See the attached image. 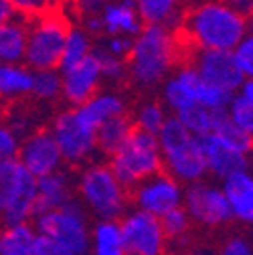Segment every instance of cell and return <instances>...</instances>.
Listing matches in <instances>:
<instances>
[{
    "mask_svg": "<svg viewBox=\"0 0 253 255\" xmlns=\"http://www.w3.org/2000/svg\"><path fill=\"white\" fill-rule=\"evenodd\" d=\"M178 33L195 51H233L249 33V20L225 0H199L186 8Z\"/></svg>",
    "mask_w": 253,
    "mask_h": 255,
    "instance_id": "cell-1",
    "label": "cell"
},
{
    "mask_svg": "<svg viewBox=\"0 0 253 255\" xmlns=\"http://www.w3.org/2000/svg\"><path fill=\"white\" fill-rule=\"evenodd\" d=\"M180 57L178 33L160 24H144L134 37L128 63V79L138 89L160 87L176 69Z\"/></svg>",
    "mask_w": 253,
    "mask_h": 255,
    "instance_id": "cell-2",
    "label": "cell"
},
{
    "mask_svg": "<svg viewBox=\"0 0 253 255\" xmlns=\"http://www.w3.org/2000/svg\"><path fill=\"white\" fill-rule=\"evenodd\" d=\"M75 195L81 207L96 219H120L130 205V190L116 178L110 164L102 160L79 168Z\"/></svg>",
    "mask_w": 253,
    "mask_h": 255,
    "instance_id": "cell-3",
    "label": "cell"
},
{
    "mask_svg": "<svg viewBox=\"0 0 253 255\" xmlns=\"http://www.w3.org/2000/svg\"><path fill=\"white\" fill-rule=\"evenodd\" d=\"M156 138H158V146H160L164 172L174 176L184 186L201 182L209 176L201 148V138L195 136L193 132H188L174 116L166 120V124L156 134Z\"/></svg>",
    "mask_w": 253,
    "mask_h": 255,
    "instance_id": "cell-4",
    "label": "cell"
},
{
    "mask_svg": "<svg viewBox=\"0 0 253 255\" xmlns=\"http://www.w3.org/2000/svg\"><path fill=\"white\" fill-rule=\"evenodd\" d=\"M69 26L71 22L65 12L55 6L28 18L24 65H28L33 71L59 69Z\"/></svg>",
    "mask_w": 253,
    "mask_h": 255,
    "instance_id": "cell-5",
    "label": "cell"
},
{
    "mask_svg": "<svg viewBox=\"0 0 253 255\" xmlns=\"http://www.w3.org/2000/svg\"><path fill=\"white\" fill-rule=\"evenodd\" d=\"M160 93H162V104L170 112V116H176L178 112L191 106H205L215 112H223L233 98V95L209 85L188 63L174 69L162 81Z\"/></svg>",
    "mask_w": 253,
    "mask_h": 255,
    "instance_id": "cell-6",
    "label": "cell"
},
{
    "mask_svg": "<svg viewBox=\"0 0 253 255\" xmlns=\"http://www.w3.org/2000/svg\"><path fill=\"white\" fill-rule=\"evenodd\" d=\"M108 158L112 172L128 190H132L142 180L162 170L158 138L154 134H146L140 130H134L130 138Z\"/></svg>",
    "mask_w": 253,
    "mask_h": 255,
    "instance_id": "cell-7",
    "label": "cell"
},
{
    "mask_svg": "<svg viewBox=\"0 0 253 255\" xmlns=\"http://www.w3.org/2000/svg\"><path fill=\"white\" fill-rule=\"evenodd\" d=\"M37 207V178L18 158L0 162V223H30Z\"/></svg>",
    "mask_w": 253,
    "mask_h": 255,
    "instance_id": "cell-8",
    "label": "cell"
},
{
    "mask_svg": "<svg viewBox=\"0 0 253 255\" xmlns=\"http://www.w3.org/2000/svg\"><path fill=\"white\" fill-rule=\"evenodd\" d=\"M33 227L39 235H45L73 255H87L89 251V237H91V223L89 213L81 207L77 199L69 201L53 211H45L35 215Z\"/></svg>",
    "mask_w": 253,
    "mask_h": 255,
    "instance_id": "cell-9",
    "label": "cell"
},
{
    "mask_svg": "<svg viewBox=\"0 0 253 255\" xmlns=\"http://www.w3.org/2000/svg\"><path fill=\"white\" fill-rule=\"evenodd\" d=\"M49 132L53 134L65 166L81 168L93 160H98L100 150H98V138H96V128H91L83 116L75 108H65L55 114L51 120Z\"/></svg>",
    "mask_w": 253,
    "mask_h": 255,
    "instance_id": "cell-10",
    "label": "cell"
},
{
    "mask_svg": "<svg viewBox=\"0 0 253 255\" xmlns=\"http://www.w3.org/2000/svg\"><path fill=\"white\" fill-rule=\"evenodd\" d=\"M182 207L191 217L193 225L205 229H219L233 221L231 205L221 184H213L207 180L193 182L184 186Z\"/></svg>",
    "mask_w": 253,
    "mask_h": 255,
    "instance_id": "cell-11",
    "label": "cell"
},
{
    "mask_svg": "<svg viewBox=\"0 0 253 255\" xmlns=\"http://www.w3.org/2000/svg\"><path fill=\"white\" fill-rule=\"evenodd\" d=\"M120 227L128 255H166L168 237L158 217L140 209H128L120 217Z\"/></svg>",
    "mask_w": 253,
    "mask_h": 255,
    "instance_id": "cell-12",
    "label": "cell"
},
{
    "mask_svg": "<svg viewBox=\"0 0 253 255\" xmlns=\"http://www.w3.org/2000/svg\"><path fill=\"white\" fill-rule=\"evenodd\" d=\"M182 199L184 184L164 170L152 174L130 190V203L134 205V209L150 213L158 219L182 207Z\"/></svg>",
    "mask_w": 253,
    "mask_h": 255,
    "instance_id": "cell-13",
    "label": "cell"
},
{
    "mask_svg": "<svg viewBox=\"0 0 253 255\" xmlns=\"http://www.w3.org/2000/svg\"><path fill=\"white\" fill-rule=\"evenodd\" d=\"M18 160L35 178H41V176H47V174H53L61 168H65L63 154L53 134L49 132V128H37L35 132L26 134L20 140Z\"/></svg>",
    "mask_w": 253,
    "mask_h": 255,
    "instance_id": "cell-14",
    "label": "cell"
},
{
    "mask_svg": "<svg viewBox=\"0 0 253 255\" xmlns=\"http://www.w3.org/2000/svg\"><path fill=\"white\" fill-rule=\"evenodd\" d=\"M188 65H193L209 85L229 95L239 93L245 81L233 59V51H193Z\"/></svg>",
    "mask_w": 253,
    "mask_h": 255,
    "instance_id": "cell-15",
    "label": "cell"
},
{
    "mask_svg": "<svg viewBox=\"0 0 253 255\" xmlns=\"http://www.w3.org/2000/svg\"><path fill=\"white\" fill-rule=\"evenodd\" d=\"M104 77L100 69V61L96 53L87 59L79 61L77 65H71L67 69H61V100L69 108H77L85 104L89 98H93L102 89Z\"/></svg>",
    "mask_w": 253,
    "mask_h": 255,
    "instance_id": "cell-16",
    "label": "cell"
},
{
    "mask_svg": "<svg viewBox=\"0 0 253 255\" xmlns=\"http://www.w3.org/2000/svg\"><path fill=\"white\" fill-rule=\"evenodd\" d=\"M201 148L207 164V174H211L221 182L249 168V154L233 148L213 132L201 138Z\"/></svg>",
    "mask_w": 253,
    "mask_h": 255,
    "instance_id": "cell-17",
    "label": "cell"
},
{
    "mask_svg": "<svg viewBox=\"0 0 253 255\" xmlns=\"http://www.w3.org/2000/svg\"><path fill=\"white\" fill-rule=\"evenodd\" d=\"M96 14L100 20V37L122 35L134 39L144 26L134 0H114Z\"/></svg>",
    "mask_w": 253,
    "mask_h": 255,
    "instance_id": "cell-18",
    "label": "cell"
},
{
    "mask_svg": "<svg viewBox=\"0 0 253 255\" xmlns=\"http://www.w3.org/2000/svg\"><path fill=\"white\" fill-rule=\"evenodd\" d=\"M75 199V176H71L65 168L53 174L37 178V207L35 215L59 209Z\"/></svg>",
    "mask_w": 253,
    "mask_h": 255,
    "instance_id": "cell-19",
    "label": "cell"
},
{
    "mask_svg": "<svg viewBox=\"0 0 253 255\" xmlns=\"http://www.w3.org/2000/svg\"><path fill=\"white\" fill-rule=\"evenodd\" d=\"M75 110L83 116V120L91 128L98 130L104 122L128 114V102L116 89H100L93 98H89L85 104L77 106Z\"/></svg>",
    "mask_w": 253,
    "mask_h": 255,
    "instance_id": "cell-20",
    "label": "cell"
},
{
    "mask_svg": "<svg viewBox=\"0 0 253 255\" xmlns=\"http://www.w3.org/2000/svg\"><path fill=\"white\" fill-rule=\"evenodd\" d=\"M231 205L233 219L253 227V172L241 170L221 182Z\"/></svg>",
    "mask_w": 253,
    "mask_h": 255,
    "instance_id": "cell-21",
    "label": "cell"
},
{
    "mask_svg": "<svg viewBox=\"0 0 253 255\" xmlns=\"http://www.w3.org/2000/svg\"><path fill=\"white\" fill-rule=\"evenodd\" d=\"M134 4L144 24H160L176 33L180 30L186 0H134Z\"/></svg>",
    "mask_w": 253,
    "mask_h": 255,
    "instance_id": "cell-22",
    "label": "cell"
},
{
    "mask_svg": "<svg viewBox=\"0 0 253 255\" xmlns=\"http://www.w3.org/2000/svg\"><path fill=\"white\" fill-rule=\"evenodd\" d=\"M35 71L24 63H0V102L18 104L33 91Z\"/></svg>",
    "mask_w": 253,
    "mask_h": 255,
    "instance_id": "cell-23",
    "label": "cell"
},
{
    "mask_svg": "<svg viewBox=\"0 0 253 255\" xmlns=\"http://www.w3.org/2000/svg\"><path fill=\"white\" fill-rule=\"evenodd\" d=\"M87 255H128L120 219H98L93 223Z\"/></svg>",
    "mask_w": 253,
    "mask_h": 255,
    "instance_id": "cell-24",
    "label": "cell"
},
{
    "mask_svg": "<svg viewBox=\"0 0 253 255\" xmlns=\"http://www.w3.org/2000/svg\"><path fill=\"white\" fill-rule=\"evenodd\" d=\"M28 18L14 14L0 24V63H24Z\"/></svg>",
    "mask_w": 253,
    "mask_h": 255,
    "instance_id": "cell-25",
    "label": "cell"
},
{
    "mask_svg": "<svg viewBox=\"0 0 253 255\" xmlns=\"http://www.w3.org/2000/svg\"><path fill=\"white\" fill-rule=\"evenodd\" d=\"M37 231L33 223H14L0 229V255H33Z\"/></svg>",
    "mask_w": 253,
    "mask_h": 255,
    "instance_id": "cell-26",
    "label": "cell"
},
{
    "mask_svg": "<svg viewBox=\"0 0 253 255\" xmlns=\"http://www.w3.org/2000/svg\"><path fill=\"white\" fill-rule=\"evenodd\" d=\"M93 53H96V37H91L81 24H71L65 37V45H63L59 71L77 65L79 61L87 59Z\"/></svg>",
    "mask_w": 253,
    "mask_h": 255,
    "instance_id": "cell-27",
    "label": "cell"
},
{
    "mask_svg": "<svg viewBox=\"0 0 253 255\" xmlns=\"http://www.w3.org/2000/svg\"><path fill=\"white\" fill-rule=\"evenodd\" d=\"M132 132H134V124H132V120H130L128 114L104 122V124L98 128V132H96L100 154L112 156L126 140L130 138Z\"/></svg>",
    "mask_w": 253,
    "mask_h": 255,
    "instance_id": "cell-28",
    "label": "cell"
},
{
    "mask_svg": "<svg viewBox=\"0 0 253 255\" xmlns=\"http://www.w3.org/2000/svg\"><path fill=\"white\" fill-rule=\"evenodd\" d=\"M160 223H162V229L168 237V247H174L176 251L188 249L193 221L188 217V213L184 211V207H178V209L166 213L164 217H160Z\"/></svg>",
    "mask_w": 253,
    "mask_h": 255,
    "instance_id": "cell-29",
    "label": "cell"
},
{
    "mask_svg": "<svg viewBox=\"0 0 253 255\" xmlns=\"http://www.w3.org/2000/svg\"><path fill=\"white\" fill-rule=\"evenodd\" d=\"M168 118H170V114L164 108V104L154 102V100H146V102L138 104V108L130 116V120L134 124V130L154 134V136L162 130V126L166 124Z\"/></svg>",
    "mask_w": 253,
    "mask_h": 255,
    "instance_id": "cell-30",
    "label": "cell"
},
{
    "mask_svg": "<svg viewBox=\"0 0 253 255\" xmlns=\"http://www.w3.org/2000/svg\"><path fill=\"white\" fill-rule=\"evenodd\" d=\"M217 116H219V112L209 110L205 106H191V108L178 112L174 118L186 128L188 132H193L195 136L203 138V136H207V134L213 132Z\"/></svg>",
    "mask_w": 253,
    "mask_h": 255,
    "instance_id": "cell-31",
    "label": "cell"
},
{
    "mask_svg": "<svg viewBox=\"0 0 253 255\" xmlns=\"http://www.w3.org/2000/svg\"><path fill=\"white\" fill-rule=\"evenodd\" d=\"M61 91H63V85H61V71L59 69L35 71L30 98H35L39 104H55L61 100Z\"/></svg>",
    "mask_w": 253,
    "mask_h": 255,
    "instance_id": "cell-32",
    "label": "cell"
},
{
    "mask_svg": "<svg viewBox=\"0 0 253 255\" xmlns=\"http://www.w3.org/2000/svg\"><path fill=\"white\" fill-rule=\"evenodd\" d=\"M225 114L239 132L253 140V102L249 98L243 93H235L225 108Z\"/></svg>",
    "mask_w": 253,
    "mask_h": 255,
    "instance_id": "cell-33",
    "label": "cell"
},
{
    "mask_svg": "<svg viewBox=\"0 0 253 255\" xmlns=\"http://www.w3.org/2000/svg\"><path fill=\"white\" fill-rule=\"evenodd\" d=\"M96 57L100 61V69H102V77L108 83H120L124 79H128V63L126 59L108 55L100 49H96Z\"/></svg>",
    "mask_w": 253,
    "mask_h": 255,
    "instance_id": "cell-34",
    "label": "cell"
},
{
    "mask_svg": "<svg viewBox=\"0 0 253 255\" xmlns=\"http://www.w3.org/2000/svg\"><path fill=\"white\" fill-rule=\"evenodd\" d=\"M233 59L243 75V79H253V33H247L239 45L233 49Z\"/></svg>",
    "mask_w": 253,
    "mask_h": 255,
    "instance_id": "cell-35",
    "label": "cell"
},
{
    "mask_svg": "<svg viewBox=\"0 0 253 255\" xmlns=\"http://www.w3.org/2000/svg\"><path fill=\"white\" fill-rule=\"evenodd\" d=\"M20 136L12 130L6 122H0V162L18 158V148H20Z\"/></svg>",
    "mask_w": 253,
    "mask_h": 255,
    "instance_id": "cell-36",
    "label": "cell"
},
{
    "mask_svg": "<svg viewBox=\"0 0 253 255\" xmlns=\"http://www.w3.org/2000/svg\"><path fill=\"white\" fill-rule=\"evenodd\" d=\"M132 41L130 37H122V35H108L102 39L100 45H96V49L108 53V55H114V57H120V59H128L130 55V49H132Z\"/></svg>",
    "mask_w": 253,
    "mask_h": 255,
    "instance_id": "cell-37",
    "label": "cell"
},
{
    "mask_svg": "<svg viewBox=\"0 0 253 255\" xmlns=\"http://www.w3.org/2000/svg\"><path fill=\"white\" fill-rule=\"evenodd\" d=\"M8 2L12 4L14 12L18 16H24V18H33V16L55 6L53 0H8Z\"/></svg>",
    "mask_w": 253,
    "mask_h": 255,
    "instance_id": "cell-38",
    "label": "cell"
},
{
    "mask_svg": "<svg viewBox=\"0 0 253 255\" xmlns=\"http://www.w3.org/2000/svg\"><path fill=\"white\" fill-rule=\"evenodd\" d=\"M217 255H253V241L245 235H231L221 243Z\"/></svg>",
    "mask_w": 253,
    "mask_h": 255,
    "instance_id": "cell-39",
    "label": "cell"
},
{
    "mask_svg": "<svg viewBox=\"0 0 253 255\" xmlns=\"http://www.w3.org/2000/svg\"><path fill=\"white\" fill-rule=\"evenodd\" d=\"M33 255H73L69 249H65L61 243L45 237V235H39L37 233V241H35V249H33Z\"/></svg>",
    "mask_w": 253,
    "mask_h": 255,
    "instance_id": "cell-40",
    "label": "cell"
},
{
    "mask_svg": "<svg viewBox=\"0 0 253 255\" xmlns=\"http://www.w3.org/2000/svg\"><path fill=\"white\" fill-rule=\"evenodd\" d=\"M114 2V0H73L71 6L73 10L79 14V16H85V14H96L100 12L106 4Z\"/></svg>",
    "mask_w": 253,
    "mask_h": 255,
    "instance_id": "cell-41",
    "label": "cell"
},
{
    "mask_svg": "<svg viewBox=\"0 0 253 255\" xmlns=\"http://www.w3.org/2000/svg\"><path fill=\"white\" fill-rule=\"evenodd\" d=\"M225 2H227L235 12H239L241 16H245L247 20L253 16V0H225Z\"/></svg>",
    "mask_w": 253,
    "mask_h": 255,
    "instance_id": "cell-42",
    "label": "cell"
},
{
    "mask_svg": "<svg viewBox=\"0 0 253 255\" xmlns=\"http://www.w3.org/2000/svg\"><path fill=\"white\" fill-rule=\"evenodd\" d=\"M14 14L16 12H14V8H12V4L8 2V0H0V24H4L6 20H10Z\"/></svg>",
    "mask_w": 253,
    "mask_h": 255,
    "instance_id": "cell-43",
    "label": "cell"
},
{
    "mask_svg": "<svg viewBox=\"0 0 253 255\" xmlns=\"http://www.w3.org/2000/svg\"><path fill=\"white\" fill-rule=\"evenodd\" d=\"M178 255H217V253L207 247H188L184 251H178Z\"/></svg>",
    "mask_w": 253,
    "mask_h": 255,
    "instance_id": "cell-44",
    "label": "cell"
},
{
    "mask_svg": "<svg viewBox=\"0 0 253 255\" xmlns=\"http://www.w3.org/2000/svg\"><path fill=\"white\" fill-rule=\"evenodd\" d=\"M239 93H243L245 98H249V100L253 102V79L243 81V85H241V91H239Z\"/></svg>",
    "mask_w": 253,
    "mask_h": 255,
    "instance_id": "cell-45",
    "label": "cell"
},
{
    "mask_svg": "<svg viewBox=\"0 0 253 255\" xmlns=\"http://www.w3.org/2000/svg\"><path fill=\"white\" fill-rule=\"evenodd\" d=\"M55 4H59V6H71V2L73 0H53Z\"/></svg>",
    "mask_w": 253,
    "mask_h": 255,
    "instance_id": "cell-46",
    "label": "cell"
},
{
    "mask_svg": "<svg viewBox=\"0 0 253 255\" xmlns=\"http://www.w3.org/2000/svg\"><path fill=\"white\" fill-rule=\"evenodd\" d=\"M249 33H253V16L249 18Z\"/></svg>",
    "mask_w": 253,
    "mask_h": 255,
    "instance_id": "cell-47",
    "label": "cell"
},
{
    "mask_svg": "<svg viewBox=\"0 0 253 255\" xmlns=\"http://www.w3.org/2000/svg\"><path fill=\"white\" fill-rule=\"evenodd\" d=\"M249 156H251V166H253V150H251V154H249Z\"/></svg>",
    "mask_w": 253,
    "mask_h": 255,
    "instance_id": "cell-48",
    "label": "cell"
},
{
    "mask_svg": "<svg viewBox=\"0 0 253 255\" xmlns=\"http://www.w3.org/2000/svg\"><path fill=\"white\" fill-rule=\"evenodd\" d=\"M251 241H253V239H251Z\"/></svg>",
    "mask_w": 253,
    "mask_h": 255,
    "instance_id": "cell-49",
    "label": "cell"
}]
</instances>
